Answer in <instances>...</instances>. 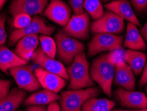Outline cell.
Returning <instances> with one entry per match:
<instances>
[{
    "instance_id": "cell-1",
    "label": "cell",
    "mask_w": 147,
    "mask_h": 111,
    "mask_svg": "<svg viewBox=\"0 0 147 111\" xmlns=\"http://www.w3.org/2000/svg\"><path fill=\"white\" fill-rule=\"evenodd\" d=\"M90 74L93 81L99 84L107 97H111L112 84L115 75V66L110 61L107 53L98 57L93 61Z\"/></svg>"
},
{
    "instance_id": "cell-2",
    "label": "cell",
    "mask_w": 147,
    "mask_h": 111,
    "mask_svg": "<svg viewBox=\"0 0 147 111\" xmlns=\"http://www.w3.org/2000/svg\"><path fill=\"white\" fill-rule=\"evenodd\" d=\"M69 76V90H80L91 87L94 82L90 77V64L84 51L76 56L73 62L66 68Z\"/></svg>"
},
{
    "instance_id": "cell-3",
    "label": "cell",
    "mask_w": 147,
    "mask_h": 111,
    "mask_svg": "<svg viewBox=\"0 0 147 111\" xmlns=\"http://www.w3.org/2000/svg\"><path fill=\"white\" fill-rule=\"evenodd\" d=\"M99 93L98 87L64 91L60 95V108L62 111H82L84 104L89 99L98 97Z\"/></svg>"
},
{
    "instance_id": "cell-4",
    "label": "cell",
    "mask_w": 147,
    "mask_h": 111,
    "mask_svg": "<svg viewBox=\"0 0 147 111\" xmlns=\"http://www.w3.org/2000/svg\"><path fill=\"white\" fill-rule=\"evenodd\" d=\"M57 43V55L60 61L70 65L76 56L85 49L84 45L77 39L71 37L62 31L55 35Z\"/></svg>"
},
{
    "instance_id": "cell-5",
    "label": "cell",
    "mask_w": 147,
    "mask_h": 111,
    "mask_svg": "<svg viewBox=\"0 0 147 111\" xmlns=\"http://www.w3.org/2000/svg\"><path fill=\"white\" fill-rule=\"evenodd\" d=\"M123 40V36L119 35L105 33H95L92 40L88 43V55L92 57L102 52H111L122 48Z\"/></svg>"
},
{
    "instance_id": "cell-6",
    "label": "cell",
    "mask_w": 147,
    "mask_h": 111,
    "mask_svg": "<svg viewBox=\"0 0 147 111\" xmlns=\"http://www.w3.org/2000/svg\"><path fill=\"white\" fill-rule=\"evenodd\" d=\"M55 27L48 25L42 17L34 16L32 19L31 22L23 29H15L11 33L9 38V45H13L18 42L21 38L27 35H50L55 31Z\"/></svg>"
},
{
    "instance_id": "cell-7",
    "label": "cell",
    "mask_w": 147,
    "mask_h": 111,
    "mask_svg": "<svg viewBox=\"0 0 147 111\" xmlns=\"http://www.w3.org/2000/svg\"><path fill=\"white\" fill-rule=\"evenodd\" d=\"M125 20L111 11H107L100 18L94 20L91 25V31L94 33H105L119 35L124 31Z\"/></svg>"
},
{
    "instance_id": "cell-8",
    "label": "cell",
    "mask_w": 147,
    "mask_h": 111,
    "mask_svg": "<svg viewBox=\"0 0 147 111\" xmlns=\"http://www.w3.org/2000/svg\"><path fill=\"white\" fill-rule=\"evenodd\" d=\"M19 89L29 92L38 90L40 84L34 75L33 67L31 65H21L9 70Z\"/></svg>"
},
{
    "instance_id": "cell-9",
    "label": "cell",
    "mask_w": 147,
    "mask_h": 111,
    "mask_svg": "<svg viewBox=\"0 0 147 111\" xmlns=\"http://www.w3.org/2000/svg\"><path fill=\"white\" fill-rule=\"evenodd\" d=\"M90 23V17L87 13L74 14L70 17L62 31L71 37L86 40L89 37Z\"/></svg>"
},
{
    "instance_id": "cell-10",
    "label": "cell",
    "mask_w": 147,
    "mask_h": 111,
    "mask_svg": "<svg viewBox=\"0 0 147 111\" xmlns=\"http://www.w3.org/2000/svg\"><path fill=\"white\" fill-rule=\"evenodd\" d=\"M31 59L34 63L39 65L40 67H42L45 70L59 75L66 80L70 79L67 73L66 68H65L63 63L59 61L55 60V58H52L47 55L41 47H38L35 50Z\"/></svg>"
},
{
    "instance_id": "cell-11",
    "label": "cell",
    "mask_w": 147,
    "mask_h": 111,
    "mask_svg": "<svg viewBox=\"0 0 147 111\" xmlns=\"http://www.w3.org/2000/svg\"><path fill=\"white\" fill-rule=\"evenodd\" d=\"M43 14L50 20L64 27L71 17V10L62 0H51Z\"/></svg>"
},
{
    "instance_id": "cell-12",
    "label": "cell",
    "mask_w": 147,
    "mask_h": 111,
    "mask_svg": "<svg viewBox=\"0 0 147 111\" xmlns=\"http://www.w3.org/2000/svg\"><path fill=\"white\" fill-rule=\"evenodd\" d=\"M49 2V0H12L9 11L13 17L20 14L36 16L44 12Z\"/></svg>"
},
{
    "instance_id": "cell-13",
    "label": "cell",
    "mask_w": 147,
    "mask_h": 111,
    "mask_svg": "<svg viewBox=\"0 0 147 111\" xmlns=\"http://www.w3.org/2000/svg\"><path fill=\"white\" fill-rule=\"evenodd\" d=\"M115 97L124 107L136 109L147 108V97L142 92L118 89L115 91Z\"/></svg>"
},
{
    "instance_id": "cell-14",
    "label": "cell",
    "mask_w": 147,
    "mask_h": 111,
    "mask_svg": "<svg viewBox=\"0 0 147 111\" xmlns=\"http://www.w3.org/2000/svg\"><path fill=\"white\" fill-rule=\"evenodd\" d=\"M34 75L44 89L58 93L66 85V80L60 76L38 67L34 71Z\"/></svg>"
},
{
    "instance_id": "cell-15",
    "label": "cell",
    "mask_w": 147,
    "mask_h": 111,
    "mask_svg": "<svg viewBox=\"0 0 147 111\" xmlns=\"http://www.w3.org/2000/svg\"><path fill=\"white\" fill-rule=\"evenodd\" d=\"M135 77L132 69L125 61L115 65V75L113 84L121 86L125 90L134 91L135 89Z\"/></svg>"
},
{
    "instance_id": "cell-16",
    "label": "cell",
    "mask_w": 147,
    "mask_h": 111,
    "mask_svg": "<svg viewBox=\"0 0 147 111\" xmlns=\"http://www.w3.org/2000/svg\"><path fill=\"white\" fill-rule=\"evenodd\" d=\"M107 10L114 12L124 20L140 26V23L136 16L128 0H114L105 5Z\"/></svg>"
},
{
    "instance_id": "cell-17",
    "label": "cell",
    "mask_w": 147,
    "mask_h": 111,
    "mask_svg": "<svg viewBox=\"0 0 147 111\" xmlns=\"http://www.w3.org/2000/svg\"><path fill=\"white\" fill-rule=\"evenodd\" d=\"M39 44L38 35H27L21 38L17 43L15 53L26 61H29Z\"/></svg>"
},
{
    "instance_id": "cell-18",
    "label": "cell",
    "mask_w": 147,
    "mask_h": 111,
    "mask_svg": "<svg viewBox=\"0 0 147 111\" xmlns=\"http://www.w3.org/2000/svg\"><path fill=\"white\" fill-rule=\"evenodd\" d=\"M125 47L135 51H145L147 48L144 39L140 34L137 26L128 22L127 26L126 36L123 43Z\"/></svg>"
},
{
    "instance_id": "cell-19",
    "label": "cell",
    "mask_w": 147,
    "mask_h": 111,
    "mask_svg": "<svg viewBox=\"0 0 147 111\" xmlns=\"http://www.w3.org/2000/svg\"><path fill=\"white\" fill-rule=\"evenodd\" d=\"M27 64V61L19 57L7 47H0V70L7 73L10 69Z\"/></svg>"
},
{
    "instance_id": "cell-20",
    "label": "cell",
    "mask_w": 147,
    "mask_h": 111,
    "mask_svg": "<svg viewBox=\"0 0 147 111\" xmlns=\"http://www.w3.org/2000/svg\"><path fill=\"white\" fill-rule=\"evenodd\" d=\"M146 59V55L142 51L131 49L125 51L124 61L131 67L136 75H140L143 70Z\"/></svg>"
},
{
    "instance_id": "cell-21",
    "label": "cell",
    "mask_w": 147,
    "mask_h": 111,
    "mask_svg": "<svg viewBox=\"0 0 147 111\" xmlns=\"http://www.w3.org/2000/svg\"><path fill=\"white\" fill-rule=\"evenodd\" d=\"M26 97V93L21 89L13 88L6 97L0 101L4 111H16Z\"/></svg>"
},
{
    "instance_id": "cell-22",
    "label": "cell",
    "mask_w": 147,
    "mask_h": 111,
    "mask_svg": "<svg viewBox=\"0 0 147 111\" xmlns=\"http://www.w3.org/2000/svg\"><path fill=\"white\" fill-rule=\"evenodd\" d=\"M60 96L53 91L44 89L33 93L25 100V105H47L60 100Z\"/></svg>"
},
{
    "instance_id": "cell-23",
    "label": "cell",
    "mask_w": 147,
    "mask_h": 111,
    "mask_svg": "<svg viewBox=\"0 0 147 111\" xmlns=\"http://www.w3.org/2000/svg\"><path fill=\"white\" fill-rule=\"evenodd\" d=\"M115 103L111 100L93 97L84 104L82 111H112Z\"/></svg>"
},
{
    "instance_id": "cell-24",
    "label": "cell",
    "mask_w": 147,
    "mask_h": 111,
    "mask_svg": "<svg viewBox=\"0 0 147 111\" xmlns=\"http://www.w3.org/2000/svg\"><path fill=\"white\" fill-rule=\"evenodd\" d=\"M84 7L87 14L94 20L99 19L104 14L100 0H85Z\"/></svg>"
},
{
    "instance_id": "cell-25",
    "label": "cell",
    "mask_w": 147,
    "mask_h": 111,
    "mask_svg": "<svg viewBox=\"0 0 147 111\" xmlns=\"http://www.w3.org/2000/svg\"><path fill=\"white\" fill-rule=\"evenodd\" d=\"M40 47L47 55L55 58L57 55V43L55 40L48 35H40L39 37Z\"/></svg>"
},
{
    "instance_id": "cell-26",
    "label": "cell",
    "mask_w": 147,
    "mask_h": 111,
    "mask_svg": "<svg viewBox=\"0 0 147 111\" xmlns=\"http://www.w3.org/2000/svg\"><path fill=\"white\" fill-rule=\"evenodd\" d=\"M13 18V25L16 29H20L25 27L31 22L33 19L31 16L26 14H18Z\"/></svg>"
},
{
    "instance_id": "cell-27",
    "label": "cell",
    "mask_w": 147,
    "mask_h": 111,
    "mask_svg": "<svg viewBox=\"0 0 147 111\" xmlns=\"http://www.w3.org/2000/svg\"><path fill=\"white\" fill-rule=\"evenodd\" d=\"M108 54V57H109L110 61L113 63L115 66L118 63L124 61V55L125 51L123 48L115 49L114 51L109 52Z\"/></svg>"
},
{
    "instance_id": "cell-28",
    "label": "cell",
    "mask_w": 147,
    "mask_h": 111,
    "mask_svg": "<svg viewBox=\"0 0 147 111\" xmlns=\"http://www.w3.org/2000/svg\"><path fill=\"white\" fill-rule=\"evenodd\" d=\"M6 16L4 14H0V47L5 44L7 39V33L5 31V23Z\"/></svg>"
},
{
    "instance_id": "cell-29",
    "label": "cell",
    "mask_w": 147,
    "mask_h": 111,
    "mask_svg": "<svg viewBox=\"0 0 147 111\" xmlns=\"http://www.w3.org/2000/svg\"><path fill=\"white\" fill-rule=\"evenodd\" d=\"M84 1L85 0H68L74 14L78 15L84 13Z\"/></svg>"
},
{
    "instance_id": "cell-30",
    "label": "cell",
    "mask_w": 147,
    "mask_h": 111,
    "mask_svg": "<svg viewBox=\"0 0 147 111\" xmlns=\"http://www.w3.org/2000/svg\"><path fill=\"white\" fill-rule=\"evenodd\" d=\"M11 84V83L10 80L0 79V101L9 94Z\"/></svg>"
},
{
    "instance_id": "cell-31",
    "label": "cell",
    "mask_w": 147,
    "mask_h": 111,
    "mask_svg": "<svg viewBox=\"0 0 147 111\" xmlns=\"http://www.w3.org/2000/svg\"><path fill=\"white\" fill-rule=\"evenodd\" d=\"M133 7L138 12H144L147 10V0H130Z\"/></svg>"
},
{
    "instance_id": "cell-32",
    "label": "cell",
    "mask_w": 147,
    "mask_h": 111,
    "mask_svg": "<svg viewBox=\"0 0 147 111\" xmlns=\"http://www.w3.org/2000/svg\"><path fill=\"white\" fill-rule=\"evenodd\" d=\"M139 83L140 86H143L147 84V61L144 65L143 71H142V75L140 79Z\"/></svg>"
},
{
    "instance_id": "cell-33",
    "label": "cell",
    "mask_w": 147,
    "mask_h": 111,
    "mask_svg": "<svg viewBox=\"0 0 147 111\" xmlns=\"http://www.w3.org/2000/svg\"><path fill=\"white\" fill-rule=\"evenodd\" d=\"M47 108L45 105H31L26 108L25 111H46Z\"/></svg>"
},
{
    "instance_id": "cell-34",
    "label": "cell",
    "mask_w": 147,
    "mask_h": 111,
    "mask_svg": "<svg viewBox=\"0 0 147 111\" xmlns=\"http://www.w3.org/2000/svg\"><path fill=\"white\" fill-rule=\"evenodd\" d=\"M60 106L57 102H53L49 104L46 111H60Z\"/></svg>"
},
{
    "instance_id": "cell-35",
    "label": "cell",
    "mask_w": 147,
    "mask_h": 111,
    "mask_svg": "<svg viewBox=\"0 0 147 111\" xmlns=\"http://www.w3.org/2000/svg\"><path fill=\"white\" fill-rule=\"evenodd\" d=\"M140 34H141L142 38L144 39V41L147 43V22L146 23L145 25L141 28V29L140 30Z\"/></svg>"
},
{
    "instance_id": "cell-36",
    "label": "cell",
    "mask_w": 147,
    "mask_h": 111,
    "mask_svg": "<svg viewBox=\"0 0 147 111\" xmlns=\"http://www.w3.org/2000/svg\"><path fill=\"white\" fill-rule=\"evenodd\" d=\"M6 1H7V0H0V10L3 8V5H5Z\"/></svg>"
},
{
    "instance_id": "cell-37",
    "label": "cell",
    "mask_w": 147,
    "mask_h": 111,
    "mask_svg": "<svg viewBox=\"0 0 147 111\" xmlns=\"http://www.w3.org/2000/svg\"><path fill=\"white\" fill-rule=\"evenodd\" d=\"M112 111H132L131 110H123V109H114Z\"/></svg>"
},
{
    "instance_id": "cell-38",
    "label": "cell",
    "mask_w": 147,
    "mask_h": 111,
    "mask_svg": "<svg viewBox=\"0 0 147 111\" xmlns=\"http://www.w3.org/2000/svg\"><path fill=\"white\" fill-rule=\"evenodd\" d=\"M135 111H147V108H144V109H139V110H135Z\"/></svg>"
},
{
    "instance_id": "cell-39",
    "label": "cell",
    "mask_w": 147,
    "mask_h": 111,
    "mask_svg": "<svg viewBox=\"0 0 147 111\" xmlns=\"http://www.w3.org/2000/svg\"><path fill=\"white\" fill-rule=\"evenodd\" d=\"M0 111H4L3 109V107H2L1 103H0Z\"/></svg>"
},
{
    "instance_id": "cell-40",
    "label": "cell",
    "mask_w": 147,
    "mask_h": 111,
    "mask_svg": "<svg viewBox=\"0 0 147 111\" xmlns=\"http://www.w3.org/2000/svg\"><path fill=\"white\" fill-rule=\"evenodd\" d=\"M102 1H103V2H107V1H109V0H102Z\"/></svg>"
},
{
    "instance_id": "cell-41",
    "label": "cell",
    "mask_w": 147,
    "mask_h": 111,
    "mask_svg": "<svg viewBox=\"0 0 147 111\" xmlns=\"http://www.w3.org/2000/svg\"><path fill=\"white\" fill-rule=\"evenodd\" d=\"M146 94H147V86H146Z\"/></svg>"
},
{
    "instance_id": "cell-42",
    "label": "cell",
    "mask_w": 147,
    "mask_h": 111,
    "mask_svg": "<svg viewBox=\"0 0 147 111\" xmlns=\"http://www.w3.org/2000/svg\"><path fill=\"white\" fill-rule=\"evenodd\" d=\"M17 111H21V110H17Z\"/></svg>"
}]
</instances>
